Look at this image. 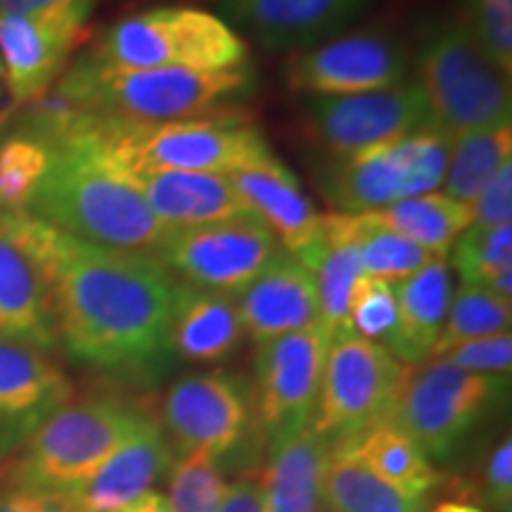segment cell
Masks as SVG:
<instances>
[{"mask_svg": "<svg viewBox=\"0 0 512 512\" xmlns=\"http://www.w3.org/2000/svg\"><path fill=\"white\" fill-rule=\"evenodd\" d=\"M0 230L46 280L57 342L81 366L121 380H155L169 366L178 280L155 256L79 240L29 211Z\"/></svg>", "mask_w": 512, "mask_h": 512, "instance_id": "6da1fadb", "label": "cell"}, {"mask_svg": "<svg viewBox=\"0 0 512 512\" xmlns=\"http://www.w3.org/2000/svg\"><path fill=\"white\" fill-rule=\"evenodd\" d=\"M406 69V50L396 36L366 29L294 53L285 64V81L290 91L309 98H337L399 86Z\"/></svg>", "mask_w": 512, "mask_h": 512, "instance_id": "4fadbf2b", "label": "cell"}, {"mask_svg": "<svg viewBox=\"0 0 512 512\" xmlns=\"http://www.w3.org/2000/svg\"><path fill=\"white\" fill-rule=\"evenodd\" d=\"M174 463V444L162 422L147 418L86 482L60 501L76 512H121L169 477Z\"/></svg>", "mask_w": 512, "mask_h": 512, "instance_id": "d6986e66", "label": "cell"}, {"mask_svg": "<svg viewBox=\"0 0 512 512\" xmlns=\"http://www.w3.org/2000/svg\"><path fill=\"white\" fill-rule=\"evenodd\" d=\"M396 325L394 283L361 275L349 302V328L358 337L387 347Z\"/></svg>", "mask_w": 512, "mask_h": 512, "instance_id": "8d00e7d4", "label": "cell"}, {"mask_svg": "<svg viewBox=\"0 0 512 512\" xmlns=\"http://www.w3.org/2000/svg\"><path fill=\"white\" fill-rule=\"evenodd\" d=\"M43 512H76L69 508L67 503H62L60 498H46V510Z\"/></svg>", "mask_w": 512, "mask_h": 512, "instance_id": "7dc6e473", "label": "cell"}, {"mask_svg": "<svg viewBox=\"0 0 512 512\" xmlns=\"http://www.w3.org/2000/svg\"><path fill=\"white\" fill-rule=\"evenodd\" d=\"M280 254L275 235L254 214L174 228L155 259L183 283L238 297Z\"/></svg>", "mask_w": 512, "mask_h": 512, "instance_id": "8fae6325", "label": "cell"}, {"mask_svg": "<svg viewBox=\"0 0 512 512\" xmlns=\"http://www.w3.org/2000/svg\"><path fill=\"white\" fill-rule=\"evenodd\" d=\"M242 202L266 223L283 252L306 266L323 242V214L313 207L302 183L278 157L228 174Z\"/></svg>", "mask_w": 512, "mask_h": 512, "instance_id": "ffe728a7", "label": "cell"}, {"mask_svg": "<svg viewBox=\"0 0 512 512\" xmlns=\"http://www.w3.org/2000/svg\"><path fill=\"white\" fill-rule=\"evenodd\" d=\"M72 401V382L46 351L0 337V465Z\"/></svg>", "mask_w": 512, "mask_h": 512, "instance_id": "2e32d148", "label": "cell"}, {"mask_svg": "<svg viewBox=\"0 0 512 512\" xmlns=\"http://www.w3.org/2000/svg\"><path fill=\"white\" fill-rule=\"evenodd\" d=\"M219 512H266L261 482H254V479H240V482L228 484Z\"/></svg>", "mask_w": 512, "mask_h": 512, "instance_id": "7bdbcfd3", "label": "cell"}, {"mask_svg": "<svg viewBox=\"0 0 512 512\" xmlns=\"http://www.w3.org/2000/svg\"><path fill=\"white\" fill-rule=\"evenodd\" d=\"M472 207V226L496 228L512 223V162L484 185Z\"/></svg>", "mask_w": 512, "mask_h": 512, "instance_id": "60d3db41", "label": "cell"}, {"mask_svg": "<svg viewBox=\"0 0 512 512\" xmlns=\"http://www.w3.org/2000/svg\"><path fill=\"white\" fill-rule=\"evenodd\" d=\"M430 512H484V510L465 501H441L434 505Z\"/></svg>", "mask_w": 512, "mask_h": 512, "instance_id": "bcb514c9", "label": "cell"}, {"mask_svg": "<svg viewBox=\"0 0 512 512\" xmlns=\"http://www.w3.org/2000/svg\"><path fill=\"white\" fill-rule=\"evenodd\" d=\"M434 358H444V361L463 370H470V373L510 377L512 337L510 332H498V335L458 344V347L448 349L446 354Z\"/></svg>", "mask_w": 512, "mask_h": 512, "instance_id": "f35d334b", "label": "cell"}, {"mask_svg": "<svg viewBox=\"0 0 512 512\" xmlns=\"http://www.w3.org/2000/svg\"><path fill=\"white\" fill-rule=\"evenodd\" d=\"M57 136H72L86 145L93 155L110 164L124 181L138 192L147 209L169 228H192L204 223H216L233 219V216L252 214L228 176L214 174H188V171L150 169V166H136L117 162L93 150L86 140H81L72 131H62ZM55 136V138H57Z\"/></svg>", "mask_w": 512, "mask_h": 512, "instance_id": "e0dca14e", "label": "cell"}, {"mask_svg": "<svg viewBox=\"0 0 512 512\" xmlns=\"http://www.w3.org/2000/svg\"><path fill=\"white\" fill-rule=\"evenodd\" d=\"M510 377L470 373L444 358L408 370L389 422L430 460H446L508 396Z\"/></svg>", "mask_w": 512, "mask_h": 512, "instance_id": "ba28073f", "label": "cell"}, {"mask_svg": "<svg viewBox=\"0 0 512 512\" xmlns=\"http://www.w3.org/2000/svg\"><path fill=\"white\" fill-rule=\"evenodd\" d=\"M451 249V266L463 285L494 292L512 273V223L496 228L470 226Z\"/></svg>", "mask_w": 512, "mask_h": 512, "instance_id": "836d02e7", "label": "cell"}, {"mask_svg": "<svg viewBox=\"0 0 512 512\" xmlns=\"http://www.w3.org/2000/svg\"><path fill=\"white\" fill-rule=\"evenodd\" d=\"M465 29L505 76L512 74V0H465Z\"/></svg>", "mask_w": 512, "mask_h": 512, "instance_id": "74e56055", "label": "cell"}, {"mask_svg": "<svg viewBox=\"0 0 512 512\" xmlns=\"http://www.w3.org/2000/svg\"><path fill=\"white\" fill-rule=\"evenodd\" d=\"M86 27L19 15H0V62L17 105L50 91Z\"/></svg>", "mask_w": 512, "mask_h": 512, "instance_id": "7402d4cb", "label": "cell"}, {"mask_svg": "<svg viewBox=\"0 0 512 512\" xmlns=\"http://www.w3.org/2000/svg\"><path fill=\"white\" fill-rule=\"evenodd\" d=\"M121 512H171V508H169V498H166L164 494H159L157 489H152Z\"/></svg>", "mask_w": 512, "mask_h": 512, "instance_id": "f6af8a7d", "label": "cell"}, {"mask_svg": "<svg viewBox=\"0 0 512 512\" xmlns=\"http://www.w3.org/2000/svg\"><path fill=\"white\" fill-rule=\"evenodd\" d=\"M323 496L328 512H425L427 505L394 489L342 446L330 451Z\"/></svg>", "mask_w": 512, "mask_h": 512, "instance_id": "f546056e", "label": "cell"}, {"mask_svg": "<svg viewBox=\"0 0 512 512\" xmlns=\"http://www.w3.org/2000/svg\"><path fill=\"white\" fill-rule=\"evenodd\" d=\"M95 60L131 69L214 72L249 64V46L226 19L190 5H159L121 17L91 50Z\"/></svg>", "mask_w": 512, "mask_h": 512, "instance_id": "52a82bcc", "label": "cell"}, {"mask_svg": "<svg viewBox=\"0 0 512 512\" xmlns=\"http://www.w3.org/2000/svg\"><path fill=\"white\" fill-rule=\"evenodd\" d=\"M335 446L347 448L351 456L361 460L370 472H375L377 477L406 496L427 501V496L439 484V475L430 458L406 432H401L389 420L347 441H339Z\"/></svg>", "mask_w": 512, "mask_h": 512, "instance_id": "4316f807", "label": "cell"}, {"mask_svg": "<svg viewBox=\"0 0 512 512\" xmlns=\"http://www.w3.org/2000/svg\"><path fill=\"white\" fill-rule=\"evenodd\" d=\"M46 510V498L29 494V491L19 489L3 477L0 482V512H43Z\"/></svg>", "mask_w": 512, "mask_h": 512, "instance_id": "ee69618b", "label": "cell"}, {"mask_svg": "<svg viewBox=\"0 0 512 512\" xmlns=\"http://www.w3.org/2000/svg\"><path fill=\"white\" fill-rule=\"evenodd\" d=\"M330 451V441L311 425L271 441L261 479L266 512H328L323 484Z\"/></svg>", "mask_w": 512, "mask_h": 512, "instance_id": "cb8c5ba5", "label": "cell"}, {"mask_svg": "<svg viewBox=\"0 0 512 512\" xmlns=\"http://www.w3.org/2000/svg\"><path fill=\"white\" fill-rule=\"evenodd\" d=\"M396 325L387 349L403 366H420L432 356L451 302V268L434 256L420 271L394 283Z\"/></svg>", "mask_w": 512, "mask_h": 512, "instance_id": "603a6c76", "label": "cell"}, {"mask_svg": "<svg viewBox=\"0 0 512 512\" xmlns=\"http://www.w3.org/2000/svg\"><path fill=\"white\" fill-rule=\"evenodd\" d=\"M418 86L434 126L448 136L510 124L512 91L463 22L432 24L418 48Z\"/></svg>", "mask_w": 512, "mask_h": 512, "instance_id": "8992f818", "label": "cell"}, {"mask_svg": "<svg viewBox=\"0 0 512 512\" xmlns=\"http://www.w3.org/2000/svg\"><path fill=\"white\" fill-rule=\"evenodd\" d=\"M164 432L183 453L230 456L252 422L249 389L240 377L211 370L174 382L164 399Z\"/></svg>", "mask_w": 512, "mask_h": 512, "instance_id": "9a60e30c", "label": "cell"}, {"mask_svg": "<svg viewBox=\"0 0 512 512\" xmlns=\"http://www.w3.org/2000/svg\"><path fill=\"white\" fill-rule=\"evenodd\" d=\"M0 76H3V62H0Z\"/></svg>", "mask_w": 512, "mask_h": 512, "instance_id": "c3c4849f", "label": "cell"}, {"mask_svg": "<svg viewBox=\"0 0 512 512\" xmlns=\"http://www.w3.org/2000/svg\"><path fill=\"white\" fill-rule=\"evenodd\" d=\"M306 117L313 136L332 157H349L394 143L432 124L425 95L415 81L373 93L309 98Z\"/></svg>", "mask_w": 512, "mask_h": 512, "instance_id": "5bb4252c", "label": "cell"}, {"mask_svg": "<svg viewBox=\"0 0 512 512\" xmlns=\"http://www.w3.org/2000/svg\"><path fill=\"white\" fill-rule=\"evenodd\" d=\"M64 131L117 162L188 174L228 176L275 157L264 133L235 117L133 121L81 112Z\"/></svg>", "mask_w": 512, "mask_h": 512, "instance_id": "3957f363", "label": "cell"}, {"mask_svg": "<svg viewBox=\"0 0 512 512\" xmlns=\"http://www.w3.org/2000/svg\"><path fill=\"white\" fill-rule=\"evenodd\" d=\"M306 268L318 287L320 323L330 335L349 328V302L356 280L361 278V261L347 228V214H323V242Z\"/></svg>", "mask_w": 512, "mask_h": 512, "instance_id": "83f0119b", "label": "cell"}, {"mask_svg": "<svg viewBox=\"0 0 512 512\" xmlns=\"http://www.w3.org/2000/svg\"><path fill=\"white\" fill-rule=\"evenodd\" d=\"M235 302L242 330L256 344L320 323L316 278L297 256L283 249Z\"/></svg>", "mask_w": 512, "mask_h": 512, "instance_id": "44dd1931", "label": "cell"}, {"mask_svg": "<svg viewBox=\"0 0 512 512\" xmlns=\"http://www.w3.org/2000/svg\"><path fill=\"white\" fill-rule=\"evenodd\" d=\"M252 88V64L214 72L131 69L114 67L86 53L62 74L55 91L86 114L133 121H174L202 117L223 102L247 95Z\"/></svg>", "mask_w": 512, "mask_h": 512, "instance_id": "277c9868", "label": "cell"}, {"mask_svg": "<svg viewBox=\"0 0 512 512\" xmlns=\"http://www.w3.org/2000/svg\"><path fill=\"white\" fill-rule=\"evenodd\" d=\"M95 0H0V15H19L86 27Z\"/></svg>", "mask_w": 512, "mask_h": 512, "instance_id": "b9f144b4", "label": "cell"}, {"mask_svg": "<svg viewBox=\"0 0 512 512\" xmlns=\"http://www.w3.org/2000/svg\"><path fill=\"white\" fill-rule=\"evenodd\" d=\"M512 323V302L501 299L496 294L482 290V287L463 285L451 294L448 302L444 328L434 344L432 358L446 354L448 349L458 344L472 342L498 335V332H510Z\"/></svg>", "mask_w": 512, "mask_h": 512, "instance_id": "d6a6232c", "label": "cell"}, {"mask_svg": "<svg viewBox=\"0 0 512 512\" xmlns=\"http://www.w3.org/2000/svg\"><path fill=\"white\" fill-rule=\"evenodd\" d=\"M451 136L427 124L394 143L349 157H332L320 190L339 214H363L408 197L437 192L444 183Z\"/></svg>", "mask_w": 512, "mask_h": 512, "instance_id": "9c48e42d", "label": "cell"}, {"mask_svg": "<svg viewBox=\"0 0 512 512\" xmlns=\"http://www.w3.org/2000/svg\"><path fill=\"white\" fill-rule=\"evenodd\" d=\"M150 418L110 396L67 401L19 448L5 477L43 498H62L86 482Z\"/></svg>", "mask_w": 512, "mask_h": 512, "instance_id": "5b68a950", "label": "cell"}, {"mask_svg": "<svg viewBox=\"0 0 512 512\" xmlns=\"http://www.w3.org/2000/svg\"><path fill=\"white\" fill-rule=\"evenodd\" d=\"M375 221L411 240L432 256H446L456 240L472 226V207L444 192L408 197L370 211Z\"/></svg>", "mask_w": 512, "mask_h": 512, "instance_id": "f1b7e54d", "label": "cell"}, {"mask_svg": "<svg viewBox=\"0 0 512 512\" xmlns=\"http://www.w3.org/2000/svg\"><path fill=\"white\" fill-rule=\"evenodd\" d=\"M330 342V330L316 323L259 344L256 408L271 441L311 425Z\"/></svg>", "mask_w": 512, "mask_h": 512, "instance_id": "7c38bea8", "label": "cell"}, {"mask_svg": "<svg viewBox=\"0 0 512 512\" xmlns=\"http://www.w3.org/2000/svg\"><path fill=\"white\" fill-rule=\"evenodd\" d=\"M169 475L166 498L171 512H219L228 486L219 460L204 453H183Z\"/></svg>", "mask_w": 512, "mask_h": 512, "instance_id": "d590c367", "label": "cell"}, {"mask_svg": "<svg viewBox=\"0 0 512 512\" xmlns=\"http://www.w3.org/2000/svg\"><path fill=\"white\" fill-rule=\"evenodd\" d=\"M408 368L387 347L344 330L332 335L311 427L332 446L392 418Z\"/></svg>", "mask_w": 512, "mask_h": 512, "instance_id": "30bf717a", "label": "cell"}, {"mask_svg": "<svg viewBox=\"0 0 512 512\" xmlns=\"http://www.w3.org/2000/svg\"><path fill=\"white\" fill-rule=\"evenodd\" d=\"M479 501L496 512L512 508V439L510 434L498 441L486 458L479 482Z\"/></svg>", "mask_w": 512, "mask_h": 512, "instance_id": "ab89813d", "label": "cell"}, {"mask_svg": "<svg viewBox=\"0 0 512 512\" xmlns=\"http://www.w3.org/2000/svg\"><path fill=\"white\" fill-rule=\"evenodd\" d=\"M512 162V126L498 124L451 138L444 195L472 204L484 185Z\"/></svg>", "mask_w": 512, "mask_h": 512, "instance_id": "4dcf8cb0", "label": "cell"}, {"mask_svg": "<svg viewBox=\"0 0 512 512\" xmlns=\"http://www.w3.org/2000/svg\"><path fill=\"white\" fill-rule=\"evenodd\" d=\"M50 164V145L27 131L0 143V214L27 211L31 195Z\"/></svg>", "mask_w": 512, "mask_h": 512, "instance_id": "e575fe53", "label": "cell"}, {"mask_svg": "<svg viewBox=\"0 0 512 512\" xmlns=\"http://www.w3.org/2000/svg\"><path fill=\"white\" fill-rule=\"evenodd\" d=\"M50 164L27 211L93 245L155 256L174 228L147 209L110 164L72 136L46 140Z\"/></svg>", "mask_w": 512, "mask_h": 512, "instance_id": "7a4b0ae2", "label": "cell"}, {"mask_svg": "<svg viewBox=\"0 0 512 512\" xmlns=\"http://www.w3.org/2000/svg\"><path fill=\"white\" fill-rule=\"evenodd\" d=\"M370 0H221L223 19L268 50H309L342 36Z\"/></svg>", "mask_w": 512, "mask_h": 512, "instance_id": "ac0fdd59", "label": "cell"}, {"mask_svg": "<svg viewBox=\"0 0 512 512\" xmlns=\"http://www.w3.org/2000/svg\"><path fill=\"white\" fill-rule=\"evenodd\" d=\"M0 337L17 339L41 351H53L60 344L46 280L3 230H0Z\"/></svg>", "mask_w": 512, "mask_h": 512, "instance_id": "484cf974", "label": "cell"}, {"mask_svg": "<svg viewBox=\"0 0 512 512\" xmlns=\"http://www.w3.org/2000/svg\"><path fill=\"white\" fill-rule=\"evenodd\" d=\"M347 228L356 245L361 271L370 278L401 283L408 275L420 271L427 261L434 259L425 249H420L403 235L394 233L392 228L375 221L370 211L347 214Z\"/></svg>", "mask_w": 512, "mask_h": 512, "instance_id": "1f68e13d", "label": "cell"}, {"mask_svg": "<svg viewBox=\"0 0 512 512\" xmlns=\"http://www.w3.org/2000/svg\"><path fill=\"white\" fill-rule=\"evenodd\" d=\"M245 330L235 297L178 283L171 316V349L183 361L219 363L240 347Z\"/></svg>", "mask_w": 512, "mask_h": 512, "instance_id": "d4e9b609", "label": "cell"}]
</instances>
